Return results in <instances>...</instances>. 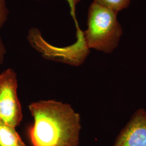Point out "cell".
<instances>
[{
  "instance_id": "obj_8",
  "label": "cell",
  "mask_w": 146,
  "mask_h": 146,
  "mask_svg": "<svg viewBox=\"0 0 146 146\" xmlns=\"http://www.w3.org/2000/svg\"><path fill=\"white\" fill-rule=\"evenodd\" d=\"M9 11L7 8L5 0H0V29L7 20Z\"/></svg>"
},
{
  "instance_id": "obj_7",
  "label": "cell",
  "mask_w": 146,
  "mask_h": 146,
  "mask_svg": "<svg viewBox=\"0 0 146 146\" xmlns=\"http://www.w3.org/2000/svg\"><path fill=\"white\" fill-rule=\"evenodd\" d=\"M94 1L117 13L127 8L131 2V0H94Z\"/></svg>"
},
{
  "instance_id": "obj_6",
  "label": "cell",
  "mask_w": 146,
  "mask_h": 146,
  "mask_svg": "<svg viewBox=\"0 0 146 146\" xmlns=\"http://www.w3.org/2000/svg\"><path fill=\"white\" fill-rule=\"evenodd\" d=\"M0 146H27L16 128L0 120Z\"/></svg>"
},
{
  "instance_id": "obj_2",
  "label": "cell",
  "mask_w": 146,
  "mask_h": 146,
  "mask_svg": "<svg viewBox=\"0 0 146 146\" xmlns=\"http://www.w3.org/2000/svg\"><path fill=\"white\" fill-rule=\"evenodd\" d=\"M117 14V13L95 1L90 5L88 29L84 31V38L89 49L111 53L117 47L123 31Z\"/></svg>"
},
{
  "instance_id": "obj_4",
  "label": "cell",
  "mask_w": 146,
  "mask_h": 146,
  "mask_svg": "<svg viewBox=\"0 0 146 146\" xmlns=\"http://www.w3.org/2000/svg\"><path fill=\"white\" fill-rule=\"evenodd\" d=\"M17 89V75L13 69L0 74V120L15 128L20 125L23 118Z\"/></svg>"
},
{
  "instance_id": "obj_3",
  "label": "cell",
  "mask_w": 146,
  "mask_h": 146,
  "mask_svg": "<svg viewBox=\"0 0 146 146\" xmlns=\"http://www.w3.org/2000/svg\"><path fill=\"white\" fill-rule=\"evenodd\" d=\"M77 41L73 45L64 48L54 47L42 39L40 35L32 32L29 37L31 46L47 59L79 66L85 61L89 54V48L84 38V31L80 28L76 32Z\"/></svg>"
},
{
  "instance_id": "obj_10",
  "label": "cell",
  "mask_w": 146,
  "mask_h": 146,
  "mask_svg": "<svg viewBox=\"0 0 146 146\" xmlns=\"http://www.w3.org/2000/svg\"><path fill=\"white\" fill-rule=\"evenodd\" d=\"M7 52L5 47L2 42V40L0 37V64H2L4 62L5 56Z\"/></svg>"
},
{
  "instance_id": "obj_9",
  "label": "cell",
  "mask_w": 146,
  "mask_h": 146,
  "mask_svg": "<svg viewBox=\"0 0 146 146\" xmlns=\"http://www.w3.org/2000/svg\"><path fill=\"white\" fill-rule=\"evenodd\" d=\"M67 1L68 4H69V5L70 6V8L71 15L72 16L73 19L75 21V22L76 25L77 29H78V28H79V27L78 26V23L76 17L75 11H76V6L81 0H67Z\"/></svg>"
},
{
  "instance_id": "obj_5",
  "label": "cell",
  "mask_w": 146,
  "mask_h": 146,
  "mask_svg": "<svg viewBox=\"0 0 146 146\" xmlns=\"http://www.w3.org/2000/svg\"><path fill=\"white\" fill-rule=\"evenodd\" d=\"M113 146H146V111L136 110L117 136Z\"/></svg>"
},
{
  "instance_id": "obj_1",
  "label": "cell",
  "mask_w": 146,
  "mask_h": 146,
  "mask_svg": "<svg viewBox=\"0 0 146 146\" xmlns=\"http://www.w3.org/2000/svg\"><path fill=\"white\" fill-rule=\"evenodd\" d=\"M34 119L29 129L33 146H78L81 119L70 104L41 100L29 104Z\"/></svg>"
}]
</instances>
